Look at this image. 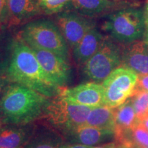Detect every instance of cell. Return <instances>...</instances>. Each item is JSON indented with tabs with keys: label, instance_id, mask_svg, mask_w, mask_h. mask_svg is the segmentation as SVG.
Returning a JSON list of instances; mask_svg holds the SVG:
<instances>
[{
	"label": "cell",
	"instance_id": "obj_31",
	"mask_svg": "<svg viewBox=\"0 0 148 148\" xmlns=\"http://www.w3.org/2000/svg\"><path fill=\"white\" fill-rule=\"evenodd\" d=\"M0 128H1V121H0Z\"/></svg>",
	"mask_w": 148,
	"mask_h": 148
},
{
	"label": "cell",
	"instance_id": "obj_23",
	"mask_svg": "<svg viewBox=\"0 0 148 148\" xmlns=\"http://www.w3.org/2000/svg\"><path fill=\"white\" fill-rule=\"evenodd\" d=\"M135 90L148 92V73L138 75Z\"/></svg>",
	"mask_w": 148,
	"mask_h": 148
},
{
	"label": "cell",
	"instance_id": "obj_25",
	"mask_svg": "<svg viewBox=\"0 0 148 148\" xmlns=\"http://www.w3.org/2000/svg\"><path fill=\"white\" fill-rule=\"evenodd\" d=\"M9 81L8 77L0 75V96L3 93L5 88L8 86V82Z\"/></svg>",
	"mask_w": 148,
	"mask_h": 148
},
{
	"label": "cell",
	"instance_id": "obj_24",
	"mask_svg": "<svg viewBox=\"0 0 148 148\" xmlns=\"http://www.w3.org/2000/svg\"><path fill=\"white\" fill-rule=\"evenodd\" d=\"M144 25H145V32L143 35V41L148 44V3L144 10Z\"/></svg>",
	"mask_w": 148,
	"mask_h": 148
},
{
	"label": "cell",
	"instance_id": "obj_36",
	"mask_svg": "<svg viewBox=\"0 0 148 148\" xmlns=\"http://www.w3.org/2000/svg\"><path fill=\"white\" fill-rule=\"evenodd\" d=\"M118 148H119V147H118Z\"/></svg>",
	"mask_w": 148,
	"mask_h": 148
},
{
	"label": "cell",
	"instance_id": "obj_13",
	"mask_svg": "<svg viewBox=\"0 0 148 148\" xmlns=\"http://www.w3.org/2000/svg\"><path fill=\"white\" fill-rule=\"evenodd\" d=\"M8 21L11 24H16L23 20L39 14L42 10L39 0H6Z\"/></svg>",
	"mask_w": 148,
	"mask_h": 148
},
{
	"label": "cell",
	"instance_id": "obj_30",
	"mask_svg": "<svg viewBox=\"0 0 148 148\" xmlns=\"http://www.w3.org/2000/svg\"><path fill=\"white\" fill-rule=\"evenodd\" d=\"M1 23H0V31H1Z\"/></svg>",
	"mask_w": 148,
	"mask_h": 148
},
{
	"label": "cell",
	"instance_id": "obj_6",
	"mask_svg": "<svg viewBox=\"0 0 148 148\" xmlns=\"http://www.w3.org/2000/svg\"><path fill=\"white\" fill-rule=\"evenodd\" d=\"M121 51L117 45L104 38L97 52L84 64L83 72L95 82H103L114 70L121 66Z\"/></svg>",
	"mask_w": 148,
	"mask_h": 148
},
{
	"label": "cell",
	"instance_id": "obj_37",
	"mask_svg": "<svg viewBox=\"0 0 148 148\" xmlns=\"http://www.w3.org/2000/svg\"><path fill=\"white\" fill-rule=\"evenodd\" d=\"M39 1H40V0H39Z\"/></svg>",
	"mask_w": 148,
	"mask_h": 148
},
{
	"label": "cell",
	"instance_id": "obj_17",
	"mask_svg": "<svg viewBox=\"0 0 148 148\" xmlns=\"http://www.w3.org/2000/svg\"><path fill=\"white\" fill-rule=\"evenodd\" d=\"M85 124L114 132V108L106 106L92 108L88 114Z\"/></svg>",
	"mask_w": 148,
	"mask_h": 148
},
{
	"label": "cell",
	"instance_id": "obj_26",
	"mask_svg": "<svg viewBox=\"0 0 148 148\" xmlns=\"http://www.w3.org/2000/svg\"><path fill=\"white\" fill-rule=\"evenodd\" d=\"M93 148H118V147L115 142H112V143L103 144L97 147H93Z\"/></svg>",
	"mask_w": 148,
	"mask_h": 148
},
{
	"label": "cell",
	"instance_id": "obj_10",
	"mask_svg": "<svg viewBox=\"0 0 148 148\" xmlns=\"http://www.w3.org/2000/svg\"><path fill=\"white\" fill-rule=\"evenodd\" d=\"M56 23L67 44L73 48L94 27L91 20L75 12H64L60 14L57 16Z\"/></svg>",
	"mask_w": 148,
	"mask_h": 148
},
{
	"label": "cell",
	"instance_id": "obj_12",
	"mask_svg": "<svg viewBox=\"0 0 148 148\" xmlns=\"http://www.w3.org/2000/svg\"><path fill=\"white\" fill-rule=\"evenodd\" d=\"M104 39L95 27L90 29L82 39L73 47V55L79 64H84L99 49Z\"/></svg>",
	"mask_w": 148,
	"mask_h": 148
},
{
	"label": "cell",
	"instance_id": "obj_16",
	"mask_svg": "<svg viewBox=\"0 0 148 148\" xmlns=\"http://www.w3.org/2000/svg\"><path fill=\"white\" fill-rule=\"evenodd\" d=\"M114 111V132L132 129L139 123L130 98L116 108Z\"/></svg>",
	"mask_w": 148,
	"mask_h": 148
},
{
	"label": "cell",
	"instance_id": "obj_9",
	"mask_svg": "<svg viewBox=\"0 0 148 148\" xmlns=\"http://www.w3.org/2000/svg\"><path fill=\"white\" fill-rule=\"evenodd\" d=\"M40 65L60 88H63L71 78V69L67 60L50 51L36 47H30Z\"/></svg>",
	"mask_w": 148,
	"mask_h": 148
},
{
	"label": "cell",
	"instance_id": "obj_4",
	"mask_svg": "<svg viewBox=\"0 0 148 148\" xmlns=\"http://www.w3.org/2000/svg\"><path fill=\"white\" fill-rule=\"evenodd\" d=\"M92 108L71 103L58 95L49 99L42 115L56 129L71 134L86 123Z\"/></svg>",
	"mask_w": 148,
	"mask_h": 148
},
{
	"label": "cell",
	"instance_id": "obj_29",
	"mask_svg": "<svg viewBox=\"0 0 148 148\" xmlns=\"http://www.w3.org/2000/svg\"><path fill=\"white\" fill-rule=\"evenodd\" d=\"M5 1L6 0H0V15H1V12H2L3 6L5 5Z\"/></svg>",
	"mask_w": 148,
	"mask_h": 148
},
{
	"label": "cell",
	"instance_id": "obj_11",
	"mask_svg": "<svg viewBox=\"0 0 148 148\" xmlns=\"http://www.w3.org/2000/svg\"><path fill=\"white\" fill-rule=\"evenodd\" d=\"M122 67L132 70L138 75L148 73V44L136 40L123 48L121 51Z\"/></svg>",
	"mask_w": 148,
	"mask_h": 148
},
{
	"label": "cell",
	"instance_id": "obj_27",
	"mask_svg": "<svg viewBox=\"0 0 148 148\" xmlns=\"http://www.w3.org/2000/svg\"><path fill=\"white\" fill-rule=\"evenodd\" d=\"M63 148H93V147L82 145V144H75V145H66Z\"/></svg>",
	"mask_w": 148,
	"mask_h": 148
},
{
	"label": "cell",
	"instance_id": "obj_7",
	"mask_svg": "<svg viewBox=\"0 0 148 148\" xmlns=\"http://www.w3.org/2000/svg\"><path fill=\"white\" fill-rule=\"evenodd\" d=\"M138 74L127 68H117L103 80L104 105L115 108L131 97L136 88Z\"/></svg>",
	"mask_w": 148,
	"mask_h": 148
},
{
	"label": "cell",
	"instance_id": "obj_15",
	"mask_svg": "<svg viewBox=\"0 0 148 148\" xmlns=\"http://www.w3.org/2000/svg\"><path fill=\"white\" fill-rule=\"evenodd\" d=\"M69 3L77 13L88 16L103 13L117 5L111 0H71Z\"/></svg>",
	"mask_w": 148,
	"mask_h": 148
},
{
	"label": "cell",
	"instance_id": "obj_2",
	"mask_svg": "<svg viewBox=\"0 0 148 148\" xmlns=\"http://www.w3.org/2000/svg\"><path fill=\"white\" fill-rule=\"evenodd\" d=\"M49 97L14 83L0 97V117L4 123L25 125L43 114Z\"/></svg>",
	"mask_w": 148,
	"mask_h": 148
},
{
	"label": "cell",
	"instance_id": "obj_21",
	"mask_svg": "<svg viewBox=\"0 0 148 148\" xmlns=\"http://www.w3.org/2000/svg\"><path fill=\"white\" fill-rule=\"evenodd\" d=\"M132 136L136 148H145L148 147V131L140 122L133 127Z\"/></svg>",
	"mask_w": 148,
	"mask_h": 148
},
{
	"label": "cell",
	"instance_id": "obj_14",
	"mask_svg": "<svg viewBox=\"0 0 148 148\" xmlns=\"http://www.w3.org/2000/svg\"><path fill=\"white\" fill-rule=\"evenodd\" d=\"M71 134L79 144L92 146L110 138L114 135V132L84 124L77 127Z\"/></svg>",
	"mask_w": 148,
	"mask_h": 148
},
{
	"label": "cell",
	"instance_id": "obj_1",
	"mask_svg": "<svg viewBox=\"0 0 148 148\" xmlns=\"http://www.w3.org/2000/svg\"><path fill=\"white\" fill-rule=\"evenodd\" d=\"M9 80L51 98L61 89L45 73L31 47L23 40H16L12 47L8 66Z\"/></svg>",
	"mask_w": 148,
	"mask_h": 148
},
{
	"label": "cell",
	"instance_id": "obj_19",
	"mask_svg": "<svg viewBox=\"0 0 148 148\" xmlns=\"http://www.w3.org/2000/svg\"><path fill=\"white\" fill-rule=\"evenodd\" d=\"M31 136L23 127H11L0 131V148H22Z\"/></svg>",
	"mask_w": 148,
	"mask_h": 148
},
{
	"label": "cell",
	"instance_id": "obj_35",
	"mask_svg": "<svg viewBox=\"0 0 148 148\" xmlns=\"http://www.w3.org/2000/svg\"><path fill=\"white\" fill-rule=\"evenodd\" d=\"M22 148H24V147H22Z\"/></svg>",
	"mask_w": 148,
	"mask_h": 148
},
{
	"label": "cell",
	"instance_id": "obj_8",
	"mask_svg": "<svg viewBox=\"0 0 148 148\" xmlns=\"http://www.w3.org/2000/svg\"><path fill=\"white\" fill-rule=\"evenodd\" d=\"M59 96L69 102L90 108L105 106L102 84L88 82L75 87L61 89Z\"/></svg>",
	"mask_w": 148,
	"mask_h": 148
},
{
	"label": "cell",
	"instance_id": "obj_3",
	"mask_svg": "<svg viewBox=\"0 0 148 148\" xmlns=\"http://www.w3.org/2000/svg\"><path fill=\"white\" fill-rule=\"evenodd\" d=\"M21 39L29 47L49 51L68 60L67 42L56 24L47 19L30 22L24 27Z\"/></svg>",
	"mask_w": 148,
	"mask_h": 148
},
{
	"label": "cell",
	"instance_id": "obj_5",
	"mask_svg": "<svg viewBox=\"0 0 148 148\" xmlns=\"http://www.w3.org/2000/svg\"><path fill=\"white\" fill-rule=\"evenodd\" d=\"M103 27L118 41H136L143 37L145 32L144 11L132 8L116 11L109 15Z\"/></svg>",
	"mask_w": 148,
	"mask_h": 148
},
{
	"label": "cell",
	"instance_id": "obj_20",
	"mask_svg": "<svg viewBox=\"0 0 148 148\" xmlns=\"http://www.w3.org/2000/svg\"><path fill=\"white\" fill-rule=\"evenodd\" d=\"M130 98L132 100L136 115L140 121L148 113V92L134 90Z\"/></svg>",
	"mask_w": 148,
	"mask_h": 148
},
{
	"label": "cell",
	"instance_id": "obj_32",
	"mask_svg": "<svg viewBox=\"0 0 148 148\" xmlns=\"http://www.w3.org/2000/svg\"><path fill=\"white\" fill-rule=\"evenodd\" d=\"M111 1H117V0H111Z\"/></svg>",
	"mask_w": 148,
	"mask_h": 148
},
{
	"label": "cell",
	"instance_id": "obj_33",
	"mask_svg": "<svg viewBox=\"0 0 148 148\" xmlns=\"http://www.w3.org/2000/svg\"><path fill=\"white\" fill-rule=\"evenodd\" d=\"M0 70H1V66H0Z\"/></svg>",
	"mask_w": 148,
	"mask_h": 148
},
{
	"label": "cell",
	"instance_id": "obj_18",
	"mask_svg": "<svg viewBox=\"0 0 148 148\" xmlns=\"http://www.w3.org/2000/svg\"><path fill=\"white\" fill-rule=\"evenodd\" d=\"M66 145L58 133L51 130H43L33 135L24 148H63Z\"/></svg>",
	"mask_w": 148,
	"mask_h": 148
},
{
	"label": "cell",
	"instance_id": "obj_38",
	"mask_svg": "<svg viewBox=\"0 0 148 148\" xmlns=\"http://www.w3.org/2000/svg\"></svg>",
	"mask_w": 148,
	"mask_h": 148
},
{
	"label": "cell",
	"instance_id": "obj_22",
	"mask_svg": "<svg viewBox=\"0 0 148 148\" xmlns=\"http://www.w3.org/2000/svg\"><path fill=\"white\" fill-rule=\"evenodd\" d=\"M71 0H40V5L42 10L48 14L55 13L62 10Z\"/></svg>",
	"mask_w": 148,
	"mask_h": 148
},
{
	"label": "cell",
	"instance_id": "obj_28",
	"mask_svg": "<svg viewBox=\"0 0 148 148\" xmlns=\"http://www.w3.org/2000/svg\"><path fill=\"white\" fill-rule=\"evenodd\" d=\"M140 123L148 131V113L140 120Z\"/></svg>",
	"mask_w": 148,
	"mask_h": 148
},
{
	"label": "cell",
	"instance_id": "obj_34",
	"mask_svg": "<svg viewBox=\"0 0 148 148\" xmlns=\"http://www.w3.org/2000/svg\"><path fill=\"white\" fill-rule=\"evenodd\" d=\"M145 148H148V147H145Z\"/></svg>",
	"mask_w": 148,
	"mask_h": 148
}]
</instances>
